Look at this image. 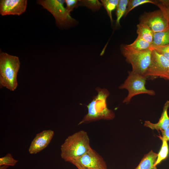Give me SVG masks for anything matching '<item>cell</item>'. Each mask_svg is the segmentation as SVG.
<instances>
[{"instance_id": "6da1fadb", "label": "cell", "mask_w": 169, "mask_h": 169, "mask_svg": "<svg viewBox=\"0 0 169 169\" xmlns=\"http://www.w3.org/2000/svg\"><path fill=\"white\" fill-rule=\"evenodd\" d=\"M95 90L98 94L86 105L88 113L78 125L100 120H111L115 117L114 113L107 106V99L110 95L108 90L99 87H96Z\"/></svg>"}, {"instance_id": "7a4b0ae2", "label": "cell", "mask_w": 169, "mask_h": 169, "mask_svg": "<svg viewBox=\"0 0 169 169\" xmlns=\"http://www.w3.org/2000/svg\"><path fill=\"white\" fill-rule=\"evenodd\" d=\"M91 148L87 132L81 130L69 136L65 139L61 146V156L65 161L71 163Z\"/></svg>"}, {"instance_id": "3957f363", "label": "cell", "mask_w": 169, "mask_h": 169, "mask_svg": "<svg viewBox=\"0 0 169 169\" xmlns=\"http://www.w3.org/2000/svg\"><path fill=\"white\" fill-rule=\"evenodd\" d=\"M20 66L18 57L5 52L0 54V84L1 87H5L14 91L17 88V76Z\"/></svg>"}, {"instance_id": "277c9868", "label": "cell", "mask_w": 169, "mask_h": 169, "mask_svg": "<svg viewBox=\"0 0 169 169\" xmlns=\"http://www.w3.org/2000/svg\"><path fill=\"white\" fill-rule=\"evenodd\" d=\"M37 3L49 12L54 17L56 24L63 28L74 25L77 21L70 16L64 5V0H39Z\"/></svg>"}, {"instance_id": "5b68a950", "label": "cell", "mask_w": 169, "mask_h": 169, "mask_svg": "<svg viewBox=\"0 0 169 169\" xmlns=\"http://www.w3.org/2000/svg\"><path fill=\"white\" fill-rule=\"evenodd\" d=\"M147 78L132 70L129 74L124 83L119 87L120 89H126L128 92L127 96L123 101V103H129L134 96L141 94H147L151 95H155L153 90L146 89L145 84Z\"/></svg>"}, {"instance_id": "8992f818", "label": "cell", "mask_w": 169, "mask_h": 169, "mask_svg": "<svg viewBox=\"0 0 169 169\" xmlns=\"http://www.w3.org/2000/svg\"><path fill=\"white\" fill-rule=\"evenodd\" d=\"M121 50L126 61L131 64L132 71L144 75L150 64L152 50L150 49L141 51H131L121 46Z\"/></svg>"}, {"instance_id": "52a82bcc", "label": "cell", "mask_w": 169, "mask_h": 169, "mask_svg": "<svg viewBox=\"0 0 169 169\" xmlns=\"http://www.w3.org/2000/svg\"><path fill=\"white\" fill-rule=\"evenodd\" d=\"M152 50L150 63L144 76L146 78L160 77L166 79L169 61L155 50Z\"/></svg>"}, {"instance_id": "ba28073f", "label": "cell", "mask_w": 169, "mask_h": 169, "mask_svg": "<svg viewBox=\"0 0 169 169\" xmlns=\"http://www.w3.org/2000/svg\"><path fill=\"white\" fill-rule=\"evenodd\" d=\"M140 23L148 26L154 33L160 32L169 28V23L160 10L145 12L140 18Z\"/></svg>"}, {"instance_id": "9c48e42d", "label": "cell", "mask_w": 169, "mask_h": 169, "mask_svg": "<svg viewBox=\"0 0 169 169\" xmlns=\"http://www.w3.org/2000/svg\"><path fill=\"white\" fill-rule=\"evenodd\" d=\"M71 163L85 169H107L106 163L102 157L91 148L81 156Z\"/></svg>"}, {"instance_id": "30bf717a", "label": "cell", "mask_w": 169, "mask_h": 169, "mask_svg": "<svg viewBox=\"0 0 169 169\" xmlns=\"http://www.w3.org/2000/svg\"><path fill=\"white\" fill-rule=\"evenodd\" d=\"M27 0H1L0 14L2 16L20 15L26 11Z\"/></svg>"}, {"instance_id": "8fae6325", "label": "cell", "mask_w": 169, "mask_h": 169, "mask_svg": "<svg viewBox=\"0 0 169 169\" xmlns=\"http://www.w3.org/2000/svg\"><path fill=\"white\" fill-rule=\"evenodd\" d=\"M54 134V131L51 130H44L37 134L29 147V153L36 154L46 148L50 143Z\"/></svg>"}, {"instance_id": "7c38bea8", "label": "cell", "mask_w": 169, "mask_h": 169, "mask_svg": "<svg viewBox=\"0 0 169 169\" xmlns=\"http://www.w3.org/2000/svg\"><path fill=\"white\" fill-rule=\"evenodd\" d=\"M169 107V101L167 100L165 104L161 117L156 123H153L148 120L145 121L144 125L152 130H164L169 127V117L167 110Z\"/></svg>"}, {"instance_id": "4fadbf2b", "label": "cell", "mask_w": 169, "mask_h": 169, "mask_svg": "<svg viewBox=\"0 0 169 169\" xmlns=\"http://www.w3.org/2000/svg\"><path fill=\"white\" fill-rule=\"evenodd\" d=\"M158 154L151 150L143 156L135 169H157L155 166Z\"/></svg>"}, {"instance_id": "5bb4252c", "label": "cell", "mask_w": 169, "mask_h": 169, "mask_svg": "<svg viewBox=\"0 0 169 169\" xmlns=\"http://www.w3.org/2000/svg\"><path fill=\"white\" fill-rule=\"evenodd\" d=\"M151 44L138 36L132 43L129 44L122 45V47L131 51H141L151 49Z\"/></svg>"}, {"instance_id": "9a60e30c", "label": "cell", "mask_w": 169, "mask_h": 169, "mask_svg": "<svg viewBox=\"0 0 169 169\" xmlns=\"http://www.w3.org/2000/svg\"><path fill=\"white\" fill-rule=\"evenodd\" d=\"M137 33L144 40L152 44L154 33L146 25L139 23L137 25Z\"/></svg>"}, {"instance_id": "2e32d148", "label": "cell", "mask_w": 169, "mask_h": 169, "mask_svg": "<svg viewBox=\"0 0 169 169\" xmlns=\"http://www.w3.org/2000/svg\"><path fill=\"white\" fill-rule=\"evenodd\" d=\"M153 45H169V28L164 31L154 33Z\"/></svg>"}, {"instance_id": "e0dca14e", "label": "cell", "mask_w": 169, "mask_h": 169, "mask_svg": "<svg viewBox=\"0 0 169 169\" xmlns=\"http://www.w3.org/2000/svg\"><path fill=\"white\" fill-rule=\"evenodd\" d=\"M158 137L161 140L162 144L160 151L158 154L157 158L155 164V166H156L167 157L169 153L167 141L164 137L160 136Z\"/></svg>"}, {"instance_id": "ac0fdd59", "label": "cell", "mask_w": 169, "mask_h": 169, "mask_svg": "<svg viewBox=\"0 0 169 169\" xmlns=\"http://www.w3.org/2000/svg\"><path fill=\"white\" fill-rule=\"evenodd\" d=\"M129 0H119L116 8L115 14L116 16V25H120V21L121 18L125 13Z\"/></svg>"}, {"instance_id": "d6986e66", "label": "cell", "mask_w": 169, "mask_h": 169, "mask_svg": "<svg viewBox=\"0 0 169 169\" xmlns=\"http://www.w3.org/2000/svg\"><path fill=\"white\" fill-rule=\"evenodd\" d=\"M85 6L93 12L99 10L103 6L102 3L98 0H79L78 6Z\"/></svg>"}, {"instance_id": "ffe728a7", "label": "cell", "mask_w": 169, "mask_h": 169, "mask_svg": "<svg viewBox=\"0 0 169 169\" xmlns=\"http://www.w3.org/2000/svg\"><path fill=\"white\" fill-rule=\"evenodd\" d=\"M103 6L106 9L109 17L111 23L113 22L112 12L116 9L119 0H100Z\"/></svg>"}, {"instance_id": "44dd1931", "label": "cell", "mask_w": 169, "mask_h": 169, "mask_svg": "<svg viewBox=\"0 0 169 169\" xmlns=\"http://www.w3.org/2000/svg\"><path fill=\"white\" fill-rule=\"evenodd\" d=\"M155 1L151 0H130L127 6L125 13L124 16L126 17L128 14L136 7L147 3L155 4Z\"/></svg>"}, {"instance_id": "7402d4cb", "label": "cell", "mask_w": 169, "mask_h": 169, "mask_svg": "<svg viewBox=\"0 0 169 169\" xmlns=\"http://www.w3.org/2000/svg\"><path fill=\"white\" fill-rule=\"evenodd\" d=\"M155 4L162 11L169 23V0L155 1Z\"/></svg>"}, {"instance_id": "603a6c76", "label": "cell", "mask_w": 169, "mask_h": 169, "mask_svg": "<svg viewBox=\"0 0 169 169\" xmlns=\"http://www.w3.org/2000/svg\"><path fill=\"white\" fill-rule=\"evenodd\" d=\"M18 162V161L14 159L10 153H8L5 156L0 158V166H14Z\"/></svg>"}, {"instance_id": "cb8c5ba5", "label": "cell", "mask_w": 169, "mask_h": 169, "mask_svg": "<svg viewBox=\"0 0 169 169\" xmlns=\"http://www.w3.org/2000/svg\"><path fill=\"white\" fill-rule=\"evenodd\" d=\"M151 49L155 50L169 61V45H155L151 44Z\"/></svg>"}, {"instance_id": "d4e9b609", "label": "cell", "mask_w": 169, "mask_h": 169, "mask_svg": "<svg viewBox=\"0 0 169 169\" xmlns=\"http://www.w3.org/2000/svg\"><path fill=\"white\" fill-rule=\"evenodd\" d=\"M79 0H65L66 4V9L67 12L70 14L74 9L78 6Z\"/></svg>"}, {"instance_id": "484cf974", "label": "cell", "mask_w": 169, "mask_h": 169, "mask_svg": "<svg viewBox=\"0 0 169 169\" xmlns=\"http://www.w3.org/2000/svg\"><path fill=\"white\" fill-rule=\"evenodd\" d=\"M162 136L165 137L167 141H169V127L164 130L161 131Z\"/></svg>"}, {"instance_id": "4316f807", "label": "cell", "mask_w": 169, "mask_h": 169, "mask_svg": "<svg viewBox=\"0 0 169 169\" xmlns=\"http://www.w3.org/2000/svg\"><path fill=\"white\" fill-rule=\"evenodd\" d=\"M166 79L169 80V64L167 72Z\"/></svg>"}, {"instance_id": "83f0119b", "label": "cell", "mask_w": 169, "mask_h": 169, "mask_svg": "<svg viewBox=\"0 0 169 169\" xmlns=\"http://www.w3.org/2000/svg\"><path fill=\"white\" fill-rule=\"evenodd\" d=\"M8 167V166H0V169H6Z\"/></svg>"}, {"instance_id": "f1b7e54d", "label": "cell", "mask_w": 169, "mask_h": 169, "mask_svg": "<svg viewBox=\"0 0 169 169\" xmlns=\"http://www.w3.org/2000/svg\"><path fill=\"white\" fill-rule=\"evenodd\" d=\"M75 166L76 167L78 168V169H85L77 165H76Z\"/></svg>"}]
</instances>
